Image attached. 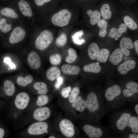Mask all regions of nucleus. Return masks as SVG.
<instances>
[{
	"instance_id": "4",
	"label": "nucleus",
	"mask_w": 138,
	"mask_h": 138,
	"mask_svg": "<svg viewBox=\"0 0 138 138\" xmlns=\"http://www.w3.org/2000/svg\"><path fill=\"white\" fill-rule=\"evenodd\" d=\"M83 129L89 138H113L112 133L110 132L108 127L87 124L83 126Z\"/></svg>"
},
{
	"instance_id": "44",
	"label": "nucleus",
	"mask_w": 138,
	"mask_h": 138,
	"mask_svg": "<svg viewBox=\"0 0 138 138\" xmlns=\"http://www.w3.org/2000/svg\"><path fill=\"white\" fill-rule=\"evenodd\" d=\"M119 28L120 32L123 33L126 32L127 28L125 24L122 23L119 25Z\"/></svg>"
},
{
	"instance_id": "7",
	"label": "nucleus",
	"mask_w": 138,
	"mask_h": 138,
	"mask_svg": "<svg viewBox=\"0 0 138 138\" xmlns=\"http://www.w3.org/2000/svg\"><path fill=\"white\" fill-rule=\"evenodd\" d=\"M121 89L123 96L126 102L133 100L134 95L138 93V83L134 82L126 83Z\"/></svg>"
},
{
	"instance_id": "2",
	"label": "nucleus",
	"mask_w": 138,
	"mask_h": 138,
	"mask_svg": "<svg viewBox=\"0 0 138 138\" xmlns=\"http://www.w3.org/2000/svg\"><path fill=\"white\" fill-rule=\"evenodd\" d=\"M109 118L110 130L114 135L128 132V125L131 113L127 108L113 111Z\"/></svg>"
},
{
	"instance_id": "45",
	"label": "nucleus",
	"mask_w": 138,
	"mask_h": 138,
	"mask_svg": "<svg viewBox=\"0 0 138 138\" xmlns=\"http://www.w3.org/2000/svg\"><path fill=\"white\" fill-rule=\"evenodd\" d=\"M61 94L62 96L65 98H67L69 96V93L68 92L64 91H62Z\"/></svg>"
},
{
	"instance_id": "40",
	"label": "nucleus",
	"mask_w": 138,
	"mask_h": 138,
	"mask_svg": "<svg viewBox=\"0 0 138 138\" xmlns=\"http://www.w3.org/2000/svg\"><path fill=\"white\" fill-rule=\"evenodd\" d=\"M48 101V96L45 95H42L38 97L36 104L38 106H44L47 104Z\"/></svg>"
},
{
	"instance_id": "29",
	"label": "nucleus",
	"mask_w": 138,
	"mask_h": 138,
	"mask_svg": "<svg viewBox=\"0 0 138 138\" xmlns=\"http://www.w3.org/2000/svg\"><path fill=\"white\" fill-rule=\"evenodd\" d=\"M109 54V51L108 49L105 48L101 49L97 59V61L101 63H105L108 59Z\"/></svg>"
},
{
	"instance_id": "31",
	"label": "nucleus",
	"mask_w": 138,
	"mask_h": 138,
	"mask_svg": "<svg viewBox=\"0 0 138 138\" xmlns=\"http://www.w3.org/2000/svg\"><path fill=\"white\" fill-rule=\"evenodd\" d=\"M97 25L100 28L98 33L99 36L102 37H105L107 34V23L106 21L104 19H101L98 22Z\"/></svg>"
},
{
	"instance_id": "20",
	"label": "nucleus",
	"mask_w": 138,
	"mask_h": 138,
	"mask_svg": "<svg viewBox=\"0 0 138 138\" xmlns=\"http://www.w3.org/2000/svg\"><path fill=\"white\" fill-rule=\"evenodd\" d=\"M61 71L59 68L56 66L51 67L47 70L46 75L47 78L53 81L60 76Z\"/></svg>"
},
{
	"instance_id": "33",
	"label": "nucleus",
	"mask_w": 138,
	"mask_h": 138,
	"mask_svg": "<svg viewBox=\"0 0 138 138\" xmlns=\"http://www.w3.org/2000/svg\"><path fill=\"white\" fill-rule=\"evenodd\" d=\"M123 20L125 24L129 29L132 30L136 29L138 26L134 20L128 16H126L123 18Z\"/></svg>"
},
{
	"instance_id": "50",
	"label": "nucleus",
	"mask_w": 138,
	"mask_h": 138,
	"mask_svg": "<svg viewBox=\"0 0 138 138\" xmlns=\"http://www.w3.org/2000/svg\"><path fill=\"white\" fill-rule=\"evenodd\" d=\"M49 138H55V137L53 136H50L48 137Z\"/></svg>"
},
{
	"instance_id": "10",
	"label": "nucleus",
	"mask_w": 138,
	"mask_h": 138,
	"mask_svg": "<svg viewBox=\"0 0 138 138\" xmlns=\"http://www.w3.org/2000/svg\"><path fill=\"white\" fill-rule=\"evenodd\" d=\"M26 36L25 30L21 27H15L12 31L9 37V41L12 44H15L22 41Z\"/></svg>"
},
{
	"instance_id": "19",
	"label": "nucleus",
	"mask_w": 138,
	"mask_h": 138,
	"mask_svg": "<svg viewBox=\"0 0 138 138\" xmlns=\"http://www.w3.org/2000/svg\"><path fill=\"white\" fill-rule=\"evenodd\" d=\"M72 107L79 112H82L86 108V100L80 96H78L72 103Z\"/></svg>"
},
{
	"instance_id": "15",
	"label": "nucleus",
	"mask_w": 138,
	"mask_h": 138,
	"mask_svg": "<svg viewBox=\"0 0 138 138\" xmlns=\"http://www.w3.org/2000/svg\"><path fill=\"white\" fill-rule=\"evenodd\" d=\"M136 65V62L134 60H127L118 66L117 70L121 74L124 75L130 71L134 68Z\"/></svg>"
},
{
	"instance_id": "39",
	"label": "nucleus",
	"mask_w": 138,
	"mask_h": 138,
	"mask_svg": "<svg viewBox=\"0 0 138 138\" xmlns=\"http://www.w3.org/2000/svg\"><path fill=\"white\" fill-rule=\"evenodd\" d=\"M122 34L119 28H113L110 29L108 36L113 39H117L120 37Z\"/></svg>"
},
{
	"instance_id": "36",
	"label": "nucleus",
	"mask_w": 138,
	"mask_h": 138,
	"mask_svg": "<svg viewBox=\"0 0 138 138\" xmlns=\"http://www.w3.org/2000/svg\"><path fill=\"white\" fill-rule=\"evenodd\" d=\"M50 63L54 65L59 64L61 61V55L58 53L51 55L49 59Z\"/></svg>"
},
{
	"instance_id": "11",
	"label": "nucleus",
	"mask_w": 138,
	"mask_h": 138,
	"mask_svg": "<svg viewBox=\"0 0 138 138\" xmlns=\"http://www.w3.org/2000/svg\"><path fill=\"white\" fill-rule=\"evenodd\" d=\"M29 99V97L27 93L24 92L19 93L16 97L15 105L19 109H24L27 106Z\"/></svg>"
},
{
	"instance_id": "23",
	"label": "nucleus",
	"mask_w": 138,
	"mask_h": 138,
	"mask_svg": "<svg viewBox=\"0 0 138 138\" xmlns=\"http://www.w3.org/2000/svg\"><path fill=\"white\" fill-rule=\"evenodd\" d=\"M87 14L90 17V22L91 25H94L99 21L101 14L98 11L95 10L93 11L89 9L87 11Z\"/></svg>"
},
{
	"instance_id": "43",
	"label": "nucleus",
	"mask_w": 138,
	"mask_h": 138,
	"mask_svg": "<svg viewBox=\"0 0 138 138\" xmlns=\"http://www.w3.org/2000/svg\"><path fill=\"white\" fill-rule=\"evenodd\" d=\"M51 0H34L36 4L38 6H41L45 3L48 2Z\"/></svg>"
},
{
	"instance_id": "8",
	"label": "nucleus",
	"mask_w": 138,
	"mask_h": 138,
	"mask_svg": "<svg viewBox=\"0 0 138 138\" xmlns=\"http://www.w3.org/2000/svg\"><path fill=\"white\" fill-rule=\"evenodd\" d=\"M48 128L46 123L41 121L31 124L28 129V131L29 134L31 135H39L47 133Z\"/></svg>"
},
{
	"instance_id": "32",
	"label": "nucleus",
	"mask_w": 138,
	"mask_h": 138,
	"mask_svg": "<svg viewBox=\"0 0 138 138\" xmlns=\"http://www.w3.org/2000/svg\"><path fill=\"white\" fill-rule=\"evenodd\" d=\"M68 55L65 59V61L69 63L74 62L77 59V55L76 52L74 49L70 48L67 50Z\"/></svg>"
},
{
	"instance_id": "13",
	"label": "nucleus",
	"mask_w": 138,
	"mask_h": 138,
	"mask_svg": "<svg viewBox=\"0 0 138 138\" xmlns=\"http://www.w3.org/2000/svg\"><path fill=\"white\" fill-rule=\"evenodd\" d=\"M27 62L30 67L34 70L39 69L41 65V61L38 54L36 52L32 51L28 54Z\"/></svg>"
},
{
	"instance_id": "12",
	"label": "nucleus",
	"mask_w": 138,
	"mask_h": 138,
	"mask_svg": "<svg viewBox=\"0 0 138 138\" xmlns=\"http://www.w3.org/2000/svg\"><path fill=\"white\" fill-rule=\"evenodd\" d=\"M50 115V111L49 108L43 107L36 109L34 112L33 117L36 120L42 121L47 119Z\"/></svg>"
},
{
	"instance_id": "30",
	"label": "nucleus",
	"mask_w": 138,
	"mask_h": 138,
	"mask_svg": "<svg viewBox=\"0 0 138 138\" xmlns=\"http://www.w3.org/2000/svg\"><path fill=\"white\" fill-rule=\"evenodd\" d=\"M0 13L3 16L12 18H16L18 17V14L14 10L7 7L2 9Z\"/></svg>"
},
{
	"instance_id": "3",
	"label": "nucleus",
	"mask_w": 138,
	"mask_h": 138,
	"mask_svg": "<svg viewBox=\"0 0 138 138\" xmlns=\"http://www.w3.org/2000/svg\"><path fill=\"white\" fill-rule=\"evenodd\" d=\"M86 108L93 117L99 120L106 114L103 97L94 91L90 92L86 100Z\"/></svg>"
},
{
	"instance_id": "6",
	"label": "nucleus",
	"mask_w": 138,
	"mask_h": 138,
	"mask_svg": "<svg viewBox=\"0 0 138 138\" xmlns=\"http://www.w3.org/2000/svg\"><path fill=\"white\" fill-rule=\"evenodd\" d=\"M71 15V13L68 10L66 9H63L52 16L51 21L55 25L63 27L68 24Z\"/></svg>"
},
{
	"instance_id": "28",
	"label": "nucleus",
	"mask_w": 138,
	"mask_h": 138,
	"mask_svg": "<svg viewBox=\"0 0 138 138\" xmlns=\"http://www.w3.org/2000/svg\"><path fill=\"white\" fill-rule=\"evenodd\" d=\"M100 12L101 16L104 19H109L111 16L112 13L110 6L108 4H105L102 5L100 8Z\"/></svg>"
},
{
	"instance_id": "21",
	"label": "nucleus",
	"mask_w": 138,
	"mask_h": 138,
	"mask_svg": "<svg viewBox=\"0 0 138 138\" xmlns=\"http://www.w3.org/2000/svg\"><path fill=\"white\" fill-rule=\"evenodd\" d=\"M99 49L97 44L92 42L89 45L88 49V53L89 58L92 60L97 59L99 52Z\"/></svg>"
},
{
	"instance_id": "25",
	"label": "nucleus",
	"mask_w": 138,
	"mask_h": 138,
	"mask_svg": "<svg viewBox=\"0 0 138 138\" xmlns=\"http://www.w3.org/2000/svg\"><path fill=\"white\" fill-rule=\"evenodd\" d=\"M101 67L98 63H93L86 65L83 67V70L86 72L98 73L101 70Z\"/></svg>"
},
{
	"instance_id": "14",
	"label": "nucleus",
	"mask_w": 138,
	"mask_h": 138,
	"mask_svg": "<svg viewBox=\"0 0 138 138\" xmlns=\"http://www.w3.org/2000/svg\"><path fill=\"white\" fill-rule=\"evenodd\" d=\"M120 47L123 51L124 54L126 56H129L130 54V50L133 49L134 44L132 40L128 37H123L120 42Z\"/></svg>"
},
{
	"instance_id": "18",
	"label": "nucleus",
	"mask_w": 138,
	"mask_h": 138,
	"mask_svg": "<svg viewBox=\"0 0 138 138\" xmlns=\"http://www.w3.org/2000/svg\"><path fill=\"white\" fill-rule=\"evenodd\" d=\"M61 69L63 74L68 75H76L79 73L80 71V68L78 66L68 64L62 65Z\"/></svg>"
},
{
	"instance_id": "16",
	"label": "nucleus",
	"mask_w": 138,
	"mask_h": 138,
	"mask_svg": "<svg viewBox=\"0 0 138 138\" xmlns=\"http://www.w3.org/2000/svg\"><path fill=\"white\" fill-rule=\"evenodd\" d=\"M124 55L123 51L121 48L116 49L110 55L109 61L113 65H117L122 61Z\"/></svg>"
},
{
	"instance_id": "27",
	"label": "nucleus",
	"mask_w": 138,
	"mask_h": 138,
	"mask_svg": "<svg viewBox=\"0 0 138 138\" xmlns=\"http://www.w3.org/2000/svg\"><path fill=\"white\" fill-rule=\"evenodd\" d=\"M33 87L37 90V93L39 95H44L48 92L47 86L43 82L35 83L33 85Z\"/></svg>"
},
{
	"instance_id": "35",
	"label": "nucleus",
	"mask_w": 138,
	"mask_h": 138,
	"mask_svg": "<svg viewBox=\"0 0 138 138\" xmlns=\"http://www.w3.org/2000/svg\"><path fill=\"white\" fill-rule=\"evenodd\" d=\"M12 28L11 24H7L5 18H3L0 20V29L2 32L6 33L10 30Z\"/></svg>"
},
{
	"instance_id": "38",
	"label": "nucleus",
	"mask_w": 138,
	"mask_h": 138,
	"mask_svg": "<svg viewBox=\"0 0 138 138\" xmlns=\"http://www.w3.org/2000/svg\"><path fill=\"white\" fill-rule=\"evenodd\" d=\"M83 33V31H81L76 32L72 36L73 40L75 43L80 45L85 42V41L84 39L80 40L79 38Z\"/></svg>"
},
{
	"instance_id": "17",
	"label": "nucleus",
	"mask_w": 138,
	"mask_h": 138,
	"mask_svg": "<svg viewBox=\"0 0 138 138\" xmlns=\"http://www.w3.org/2000/svg\"><path fill=\"white\" fill-rule=\"evenodd\" d=\"M19 9L23 15L31 17L33 15L32 10L28 3L24 0H20L18 3Z\"/></svg>"
},
{
	"instance_id": "22",
	"label": "nucleus",
	"mask_w": 138,
	"mask_h": 138,
	"mask_svg": "<svg viewBox=\"0 0 138 138\" xmlns=\"http://www.w3.org/2000/svg\"><path fill=\"white\" fill-rule=\"evenodd\" d=\"M15 86L13 82L8 80L5 81L4 84V90L6 95L8 96H12L15 92Z\"/></svg>"
},
{
	"instance_id": "41",
	"label": "nucleus",
	"mask_w": 138,
	"mask_h": 138,
	"mask_svg": "<svg viewBox=\"0 0 138 138\" xmlns=\"http://www.w3.org/2000/svg\"><path fill=\"white\" fill-rule=\"evenodd\" d=\"M63 77L60 76L56 78V82L54 85L56 89H57L60 88L63 83Z\"/></svg>"
},
{
	"instance_id": "49",
	"label": "nucleus",
	"mask_w": 138,
	"mask_h": 138,
	"mask_svg": "<svg viewBox=\"0 0 138 138\" xmlns=\"http://www.w3.org/2000/svg\"><path fill=\"white\" fill-rule=\"evenodd\" d=\"M134 110L135 112L138 115V103L135 106Z\"/></svg>"
},
{
	"instance_id": "1",
	"label": "nucleus",
	"mask_w": 138,
	"mask_h": 138,
	"mask_svg": "<svg viewBox=\"0 0 138 138\" xmlns=\"http://www.w3.org/2000/svg\"><path fill=\"white\" fill-rule=\"evenodd\" d=\"M103 96L106 114L120 110L126 102L123 96L121 87L117 84L107 87Z\"/></svg>"
},
{
	"instance_id": "26",
	"label": "nucleus",
	"mask_w": 138,
	"mask_h": 138,
	"mask_svg": "<svg viewBox=\"0 0 138 138\" xmlns=\"http://www.w3.org/2000/svg\"><path fill=\"white\" fill-rule=\"evenodd\" d=\"M33 80V78L32 76L29 75L24 77L21 76L18 77L17 78V84L21 87H26L31 83Z\"/></svg>"
},
{
	"instance_id": "34",
	"label": "nucleus",
	"mask_w": 138,
	"mask_h": 138,
	"mask_svg": "<svg viewBox=\"0 0 138 138\" xmlns=\"http://www.w3.org/2000/svg\"><path fill=\"white\" fill-rule=\"evenodd\" d=\"M67 40V38L66 35L64 33H62L56 39L55 43L58 47H63L66 44Z\"/></svg>"
},
{
	"instance_id": "24",
	"label": "nucleus",
	"mask_w": 138,
	"mask_h": 138,
	"mask_svg": "<svg viewBox=\"0 0 138 138\" xmlns=\"http://www.w3.org/2000/svg\"><path fill=\"white\" fill-rule=\"evenodd\" d=\"M138 133V117L135 116L131 117L128 125V132Z\"/></svg>"
},
{
	"instance_id": "9",
	"label": "nucleus",
	"mask_w": 138,
	"mask_h": 138,
	"mask_svg": "<svg viewBox=\"0 0 138 138\" xmlns=\"http://www.w3.org/2000/svg\"><path fill=\"white\" fill-rule=\"evenodd\" d=\"M59 126L61 132L65 137L71 138L74 135V125L70 120L67 119L62 120L60 122Z\"/></svg>"
},
{
	"instance_id": "42",
	"label": "nucleus",
	"mask_w": 138,
	"mask_h": 138,
	"mask_svg": "<svg viewBox=\"0 0 138 138\" xmlns=\"http://www.w3.org/2000/svg\"><path fill=\"white\" fill-rule=\"evenodd\" d=\"M4 62L8 64L11 69H15L16 68L15 65L12 62L9 57H5L4 59Z\"/></svg>"
},
{
	"instance_id": "47",
	"label": "nucleus",
	"mask_w": 138,
	"mask_h": 138,
	"mask_svg": "<svg viewBox=\"0 0 138 138\" xmlns=\"http://www.w3.org/2000/svg\"><path fill=\"white\" fill-rule=\"evenodd\" d=\"M63 90L66 91L70 93L72 91L71 87L70 86H68L62 89V91Z\"/></svg>"
},
{
	"instance_id": "5",
	"label": "nucleus",
	"mask_w": 138,
	"mask_h": 138,
	"mask_svg": "<svg viewBox=\"0 0 138 138\" xmlns=\"http://www.w3.org/2000/svg\"><path fill=\"white\" fill-rule=\"evenodd\" d=\"M53 40L52 33L50 31L44 30L39 34L36 39L34 44L38 50L43 51L48 48Z\"/></svg>"
},
{
	"instance_id": "46",
	"label": "nucleus",
	"mask_w": 138,
	"mask_h": 138,
	"mask_svg": "<svg viewBox=\"0 0 138 138\" xmlns=\"http://www.w3.org/2000/svg\"><path fill=\"white\" fill-rule=\"evenodd\" d=\"M134 46L135 51L138 54V40L135 41L134 43Z\"/></svg>"
},
{
	"instance_id": "37",
	"label": "nucleus",
	"mask_w": 138,
	"mask_h": 138,
	"mask_svg": "<svg viewBox=\"0 0 138 138\" xmlns=\"http://www.w3.org/2000/svg\"><path fill=\"white\" fill-rule=\"evenodd\" d=\"M80 92L79 88L77 87H74L72 90L71 93L68 97V102L72 103L75 98L78 96Z\"/></svg>"
},
{
	"instance_id": "48",
	"label": "nucleus",
	"mask_w": 138,
	"mask_h": 138,
	"mask_svg": "<svg viewBox=\"0 0 138 138\" xmlns=\"http://www.w3.org/2000/svg\"><path fill=\"white\" fill-rule=\"evenodd\" d=\"M5 134V131L4 129L2 128H0V138L3 137Z\"/></svg>"
}]
</instances>
